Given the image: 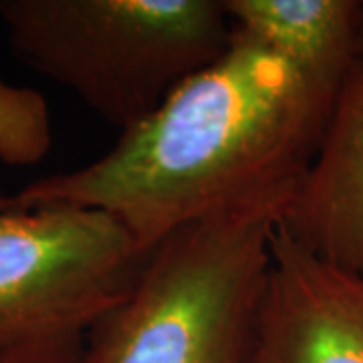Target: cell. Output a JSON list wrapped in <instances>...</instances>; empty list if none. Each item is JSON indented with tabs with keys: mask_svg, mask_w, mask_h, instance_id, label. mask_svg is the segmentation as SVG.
Returning <instances> with one entry per match:
<instances>
[{
	"mask_svg": "<svg viewBox=\"0 0 363 363\" xmlns=\"http://www.w3.org/2000/svg\"><path fill=\"white\" fill-rule=\"evenodd\" d=\"M337 95L238 33L154 113L87 166L11 196L119 220L145 248L222 214L281 220L317 156Z\"/></svg>",
	"mask_w": 363,
	"mask_h": 363,
	"instance_id": "obj_1",
	"label": "cell"
},
{
	"mask_svg": "<svg viewBox=\"0 0 363 363\" xmlns=\"http://www.w3.org/2000/svg\"><path fill=\"white\" fill-rule=\"evenodd\" d=\"M277 222L222 214L168 234L77 363H257Z\"/></svg>",
	"mask_w": 363,
	"mask_h": 363,
	"instance_id": "obj_2",
	"label": "cell"
},
{
	"mask_svg": "<svg viewBox=\"0 0 363 363\" xmlns=\"http://www.w3.org/2000/svg\"><path fill=\"white\" fill-rule=\"evenodd\" d=\"M6 40L30 69L125 131L226 51L222 0H0Z\"/></svg>",
	"mask_w": 363,
	"mask_h": 363,
	"instance_id": "obj_3",
	"label": "cell"
},
{
	"mask_svg": "<svg viewBox=\"0 0 363 363\" xmlns=\"http://www.w3.org/2000/svg\"><path fill=\"white\" fill-rule=\"evenodd\" d=\"M150 250L105 212L23 208L0 190V363H77Z\"/></svg>",
	"mask_w": 363,
	"mask_h": 363,
	"instance_id": "obj_4",
	"label": "cell"
},
{
	"mask_svg": "<svg viewBox=\"0 0 363 363\" xmlns=\"http://www.w3.org/2000/svg\"><path fill=\"white\" fill-rule=\"evenodd\" d=\"M257 363H363V274L311 255L279 222Z\"/></svg>",
	"mask_w": 363,
	"mask_h": 363,
	"instance_id": "obj_5",
	"label": "cell"
},
{
	"mask_svg": "<svg viewBox=\"0 0 363 363\" xmlns=\"http://www.w3.org/2000/svg\"><path fill=\"white\" fill-rule=\"evenodd\" d=\"M279 226L315 257L363 274V59L343 79L321 147Z\"/></svg>",
	"mask_w": 363,
	"mask_h": 363,
	"instance_id": "obj_6",
	"label": "cell"
},
{
	"mask_svg": "<svg viewBox=\"0 0 363 363\" xmlns=\"http://www.w3.org/2000/svg\"><path fill=\"white\" fill-rule=\"evenodd\" d=\"M234 33L339 95L357 59V0H222Z\"/></svg>",
	"mask_w": 363,
	"mask_h": 363,
	"instance_id": "obj_7",
	"label": "cell"
},
{
	"mask_svg": "<svg viewBox=\"0 0 363 363\" xmlns=\"http://www.w3.org/2000/svg\"><path fill=\"white\" fill-rule=\"evenodd\" d=\"M52 143L47 99L30 87H16L0 77V162L6 166H35Z\"/></svg>",
	"mask_w": 363,
	"mask_h": 363,
	"instance_id": "obj_8",
	"label": "cell"
},
{
	"mask_svg": "<svg viewBox=\"0 0 363 363\" xmlns=\"http://www.w3.org/2000/svg\"><path fill=\"white\" fill-rule=\"evenodd\" d=\"M357 59H363V2H362V21H359V37H357Z\"/></svg>",
	"mask_w": 363,
	"mask_h": 363,
	"instance_id": "obj_9",
	"label": "cell"
}]
</instances>
